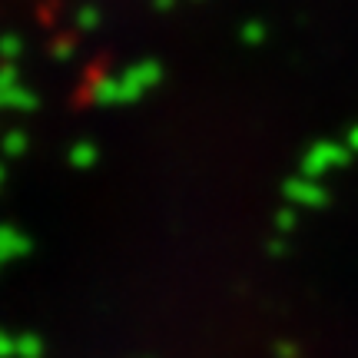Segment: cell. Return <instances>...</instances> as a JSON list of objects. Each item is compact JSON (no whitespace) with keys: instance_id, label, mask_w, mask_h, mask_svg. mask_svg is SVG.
<instances>
[{"instance_id":"obj_6","label":"cell","mask_w":358,"mask_h":358,"mask_svg":"<svg viewBox=\"0 0 358 358\" xmlns=\"http://www.w3.org/2000/svg\"><path fill=\"white\" fill-rule=\"evenodd\" d=\"M100 159V150H96V143H87V140H80L70 146V166H77V169H90L93 163Z\"/></svg>"},{"instance_id":"obj_4","label":"cell","mask_w":358,"mask_h":358,"mask_svg":"<svg viewBox=\"0 0 358 358\" xmlns=\"http://www.w3.org/2000/svg\"><path fill=\"white\" fill-rule=\"evenodd\" d=\"M30 252V239H27L20 229H13V226H0V262L7 266L13 259H20Z\"/></svg>"},{"instance_id":"obj_10","label":"cell","mask_w":358,"mask_h":358,"mask_svg":"<svg viewBox=\"0 0 358 358\" xmlns=\"http://www.w3.org/2000/svg\"><path fill=\"white\" fill-rule=\"evenodd\" d=\"M20 53H24V43H20L17 34H3V37H0V57H3V60H17Z\"/></svg>"},{"instance_id":"obj_13","label":"cell","mask_w":358,"mask_h":358,"mask_svg":"<svg viewBox=\"0 0 358 358\" xmlns=\"http://www.w3.org/2000/svg\"><path fill=\"white\" fill-rule=\"evenodd\" d=\"M17 87V66L7 64V66H0V90H10Z\"/></svg>"},{"instance_id":"obj_17","label":"cell","mask_w":358,"mask_h":358,"mask_svg":"<svg viewBox=\"0 0 358 358\" xmlns=\"http://www.w3.org/2000/svg\"><path fill=\"white\" fill-rule=\"evenodd\" d=\"M275 355L279 358H299V348L289 345V342H279V345H275Z\"/></svg>"},{"instance_id":"obj_19","label":"cell","mask_w":358,"mask_h":358,"mask_svg":"<svg viewBox=\"0 0 358 358\" xmlns=\"http://www.w3.org/2000/svg\"><path fill=\"white\" fill-rule=\"evenodd\" d=\"M173 3H176V0H153V7H156V10H169Z\"/></svg>"},{"instance_id":"obj_7","label":"cell","mask_w":358,"mask_h":358,"mask_svg":"<svg viewBox=\"0 0 358 358\" xmlns=\"http://www.w3.org/2000/svg\"><path fill=\"white\" fill-rule=\"evenodd\" d=\"M27 146H30V136H27L24 129H10L3 143H0V153L7 156V159H20L27 153Z\"/></svg>"},{"instance_id":"obj_15","label":"cell","mask_w":358,"mask_h":358,"mask_svg":"<svg viewBox=\"0 0 358 358\" xmlns=\"http://www.w3.org/2000/svg\"><path fill=\"white\" fill-rule=\"evenodd\" d=\"M268 252H272V256H285V252H289V239H285V236H275V239L268 243Z\"/></svg>"},{"instance_id":"obj_2","label":"cell","mask_w":358,"mask_h":358,"mask_svg":"<svg viewBox=\"0 0 358 358\" xmlns=\"http://www.w3.org/2000/svg\"><path fill=\"white\" fill-rule=\"evenodd\" d=\"M348 159H352L348 146L332 143V140H322V143H315V146L306 153V159H302V176L319 179V176H325L329 169L348 166Z\"/></svg>"},{"instance_id":"obj_16","label":"cell","mask_w":358,"mask_h":358,"mask_svg":"<svg viewBox=\"0 0 358 358\" xmlns=\"http://www.w3.org/2000/svg\"><path fill=\"white\" fill-rule=\"evenodd\" d=\"M53 57H57V60H70V57H73V47H70L66 40H60V43L53 47Z\"/></svg>"},{"instance_id":"obj_18","label":"cell","mask_w":358,"mask_h":358,"mask_svg":"<svg viewBox=\"0 0 358 358\" xmlns=\"http://www.w3.org/2000/svg\"><path fill=\"white\" fill-rule=\"evenodd\" d=\"M345 146H348V153H352V156L358 153V127H352L345 133Z\"/></svg>"},{"instance_id":"obj_3","label":"cell","mask_w":358,"mask_h":358,"mask_svg":"<svg viewBox=\"0 0 358 358\" xmlns=\"http://www.w3.org/2000/svg\"><path fill=\"white\" fill-rule=\"evenodd\" d=\"M282 189H285V196L295 206H306V209H322L329 203V192H325V186H319V179L299 176V179H289Z\"/></svg>"},{"instance_id":"obj_20","label":"cell","mask_w":358,"mask_h":358,"mask_svg":"<svg viewBox=\"0 0 358 358\" xmlns=\"http://www.w3.org/2000/svg\"><path fill=\"white\" fill-rule=\"evenodd\" d=\"M3 176H7V173H3V163H0V189H3Z\"/></svg>"},{"instance_id":"obj_1","label":"cell","mask_w":358,"mask_h":358,"mask_svg":"<svg viewBox=\"0 0 358 358\" xmlns=\"http://www.w3.org/2000/svg\"><path fill=\"white\" fill-rule=\"evenodd\" d=\"M163 77V66L156 60H140V64L127 66L123 73L116 77H103L90 87V100L96 106H127V103H136L146 93L153 90Z\"/></svg>"},{"instance_id":"obj_11","label":"cell","mask_w":358,"mask_h":358,"mask_svg":"<svg viewBox=\"0 0 358 358\" xmlns=\"http://www.w3.org/2000/svg\"><path fill=\"white\" fill-rule=\"evenodd\" d=\"M266 37H268V30H266V24H259V20H252V24L243 27V40L249 43V47H259V43H266Z\"/></svg>"},{"instance_id":"obj_8","label":"cell","mask_w":358,"mask_h":358,"mask_svg":"<svg viewBox=\"0 0 358 358\" xmlns=\"http://www.w3.org/2000/svg\"><path fill=\"white\" fill-rule=\"evenodd\" d=\"M43 355V342L37 335H20L17 338V358H40Z\"/></svg>"},{"instance_id":"obj_5","label":"cell","mask_w":358,"mask_h":358,"mask_svg":"<svg viewBox=\"0 0 358 358\" xmlns=\"http://www.w3.org/2000/svg\"><path fill=\"white\" fill-rule=\"evenodd\" d=\"M0 110H37V96L24 87H10V90H0Z\"/></svg>"},{"instance_id":"obj_21","label":"cell","mask_w":358,"mask_h":358,"mask_svg":"<svg viewBox=\"0 0 358 358\" xmlns=\"http://www.w3.org/2000/svg\"><path fill=\"white\" fill-rule=\"evenodd\" d=\"M0 266H3V262H0Z\"/></svg>"},{"instance_id":"obj_14","label":"cell","mask_w":358,"mask_h":358,"mask_svg":"<svg viewBox=\"0 0 358 358\" xmlns=\"http://www.w3.org/2000/svg\"><path fill=\"white\" fill-rule=\"evenodd\" d=\"M0 358H17V338L0 332Z\"/></svg>"},{"instance_id":"obj_12","label":"cell","mask_w":358,"mask_h":358,"mask_svg":"<svg viewBox=\"0 0 358 358\" xmlns=\"http://www.w3.org/2000/svg\"><path fill=\"white\" fill-rule=\"evenodd\" d=\"M295 222H299V216H295L292 209H279V216H275V229H279V236H289V232L295 229Z\"/></svg>"},{"instance_id":"obj_9","label":"cell","mask_w":358,"mask_h":358,"mask_svg":"<svg viewBox=\"0 0 358 358\" xmlns=\"http://www.w3.org/2000/svg\"><path fill=\"white\" fill-rule=\"evenodd\" d=\"M73 24H77L83 34H90V30L100 27V10H96V7H80L77 17H73Z\"/></svg>"}]
</instances>
